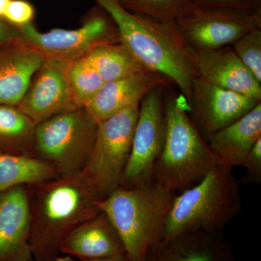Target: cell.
Returning <instances> with one entry per match:
<instances>
[{"mask_svg": "<svg viewBox=\"0 0 261 261\" xmlns=\"http://www.w3.org/2000/svg\"><path fill=\"white\" fill-rule=\"evenodd\" d=\"M97 124L83 108L51 117L36 126L34 158L50 165L59 177L81 174L93 148Z\"/></svg>", "mask_w": 261, "mask_h": 261, "instance_id": "8992f818", "label": "cell"}, {"mask_svg": "<svg viewBox=\"0 0 261 261\" xmlns=\"http://www.w3.org/2000/svg\"><path fill=\"white\" fill-rule=\"evenodd\" d=\"M164 87L151 91L140 103L121 187L139 186L152 181V170L162 151L166 136Z\"/></svg>", "mask_w": 261, "mask_h": 261, "instance_id": "30bf717a", "label": "cell"}, {"mask_svg": "<svg viewBox=\"0 0 261 261\" xmlns=\"http://www.w3.org/2000/svg\"><path fill=\"white\" fill-rule=\"evenodd\" d=\"M59 177L50 165L27 156L0 153V192Z\"/></svg>", "mask_w": 261, "mask_h": 261, "instance_id": "44dd1931", "label": "cell"}, {"mask_svg": "<svg viewBox=\"0 0 261 261\" xmlns=\"http://www.w3.org/2000/svg\"><path fill=\"white\" fill-rule=\"evenodd\" d=\"M197 77L237 93L261 100V83L228 47L195 51Z\"/></svg>", "mask_w": 261, "mask_h": 261, "instance_id": "9a60e30c", "label": "cell"}, {"mask_svg": "<svg viewBox=\"0 0 261 261\" xmlns=\"http://www.w3.org/2000/svg\"><path fill=\"white\" fill-rule=\"evenodd\" d=\"M139 108H127L98 123L93 148L81 175L100 200L121 187Z\"/></svg>", "mask_w": 261, "mask_h": 261, "instance_id": "52a82bcc", "label": "cell"}, {"mask_svg": "<svg viewBox=\"0 0 261 261\" xmlns=\"http://www.w3.org/2000/svg\"><path fill=\"white\" fill-rule=\"evenodd\" d=\"M60 252L82 261L126 254L116 228L102 211L74 228L63 240Z\"/></svg>", "mask_w": 261, "mask_h": 261, "instance_id": "e0dca14e", "label": "cell"}, {"mask_svg": "<svg viewBox=\"0 0 261 261\" xmlns=\"http://www.w3.org/2000/svg\"><path fill=\"white\" fill-rule=\"evenodd\" d=\"M67 80L77 108L85 107L106 83L86 58L67 63Z\"/></svg>", "mask_w": 261, "mask_h": 261, "instance_id": "603a6c76", "label": "cell"}, {"mask_svg": "<svg viewBox=\"0 0 261 261\" xmlns=\"http://www.w3.org/2000/svg\"><path fill=\"white\" fill-rule=\"evenodd\" d=\"M85 58L105 82L148 70L122 42L100 46Z\"/></svg>", "mask_w": 261, "mask_h": 261, "instance_id": "7402d4cb", "label": "cell"}, {"mask_svg": "<svg viewBox=\"0 0 261 261\" xmlns=\"http://www.w3.org/2000/svg\"><path fill=\"white\" fill-rule=\"evenodd\" d=\"M55 261H75L73 257H70L69 255H64V256H61L59 255L57 257L56 260Z\"/></svg>", "mask_w": 261, "mask_h": 261, "instance_id": "1f68e13d", "label": "cell"}, {"mask_svg": "<svg viewBox=\"0 0 261 261\" xmlns=\"http://www.w3.org/2000/svg\"><path fill=\"white\" fill-rule=\"evenodd\" d=\"M190 107L181 93L164 101L166 136L154 163L152 181L176 194L185 191L220 164L190 116Z\"/></svg>", "mask_w": 261, "mask_h": 261, "instance_id": "3957f363", "label": "cell"}, {"mask_svg": "<svg viewBox=\"0 0 261 261\" xmlns=\"http://www.w3.org/2000/svg\"><path fill=\"white\" fill-rule=\"evenodd\" d=\"M11 0H0V18L3 19L8 5Z\"/></svg>", "mask_w": 261, "mask_h": 261, "instance_id": "4dcf8cb0", "label": "cell"}, {"mask_svg": "<svg viewBox=\"0 0 261 261\" xmlns=\"http://www.w3.org/2000/svg\"><path fill=\"white\" fill-rule=\"evenodd\" d=\"M132 13L145 15L160 21L174 23L195 0H117Z\"/></svg>", "mask_w": 261, "mask_h": 261, "instance_id": "cb8c5ba5", "label": "cell"}, {"mask_svg": "<svg viewBox=\"0 0 261 261\" xmlns=\"http://www.w3.org/2000/svg\"><path fill=\"white\" fill-rule=\"evenodd\" d=\"M28 185L0 192V261H33Z\"/></svg>", "mask_w": 261, "mask_h": 261, "instance_id": "4fadbf2b", "label": "cell"}, {"mask_svg": "<svg viewBox=\"0 0 261 261\" xmlns=\"http://www.w3.org/2000/svg\"><path fill=\"white\" fill-rule=\"evenodd\" d=\"M111 15L121 42L146 69L161 73L176 84L189 102L192 81L197 77L195 51L174 23L132 13L117 0H94Z\"/></svg>", "mask_w": 261, "mask_h": 261, "instance_id": "7a4b0ae2", "label": "cell"}, {"mask_svg": "<svg viewBox=\"0 0 261 261\" xmlns=\"http://www.w3.org/2000/svg\"><path fill=\"white\" fill-rule=\"evenodd\" d=\"M195 5L203 8H228L247 11L261 10V0H195Z\"/></svg>", "mask_w": 261, "mask_h": 261, "instance_id": "83f0119b", "label": "cell"}, {"mask_svg": "<svg viewBox=\"0 0 261 261\" xmlns=\"http://www.w3.org/2000/svg\"><path fill=\"white\" fill-rule=\"evenodd\" d=\"M261 138V101L252 110L214 134L207 145L220 164L233 168L244 160Z\"/></svg>", "mask_w": 261, "mask_h": 261, "instance_id": "d6986e66", "label": "cell"}, {"mask_svg": "<svg viewBox=\"0 0 261 261\" xmlns=\"http://www.w3.org/2000/svg\"><path fill=\"white\" fill-rule=\"evenodd\" d=\"M36 125L77 108L72 99L66 62L44 60L16 106Z\"/></svg>", "mask_w": 261, "mask_h": 261, "instance_id": "7c38bea8", "label": "cell"}, {"mask_svg": "<svg viewBox=\"0 0 261 261\" xmlns=\"http://www.w3.org/2000/svg\"><path fill=\"white\" fill-rule=\"evenodd\" d=\"M44 61L20 39L0 47V105L18 106Z\"/></svg>", "mask_w": 261, "mask_h": 261, "instance_id": "ac0fdd59", "label": "cell"}, {"mask_svg": "<svg viewBox=\"0 0 261 261\" xmlns=\"http://www.w3.org/2000/svg\"><path fill=\"white\" fill-rule=\"evenodd\" d=\"M87 261H129L126 254H121V255H114V256L105 257V258L97 259V260H87Z\"/></svg>", "mask_w": 261, "mask_h": 261, "instance_id": "f546056e", "label": "cell"}, {"mask_svg": "<svg viewBox=\"0 0 261 261\" xmlns=\"http://www.w3.org/2000/svg\"><path fill=\"white\" fill-rule=\"evenodd\" d=\"M232 169L217 165L198 183L176 194L161 241L195 231L222 232L242 211L240 182Z\"/></svg>", "mask_w": 261, "mask_h": 261, "instance_id": "5b68a950", "label": "cell"}, {"mask_svg": "<svg viewBox=\"0 0 261 261\" xmlns=\"http://www.w3.org/2000/svg\"><path fill=\"white\" fill-rule=\"evenodd\" d=\"M260 101L196 77L191 86L189 113L207 143L214 134L241 118Z\"/></svg>", "mask_w": 261, "mask_h": 261, "instance_id": "8fae6325", "label": "cell"}, {"mask_svg": "<svg viewBox=\"0 0 261 261\" xmlns=\"http://www.w3.org/2000/svg\"><path fill=\"white\" fill-rule=\"evenodd\" d=\"M171 83L168 77L161 73L150 70L140 72L106 82L84 108L98 123L127 108L140 106L151 91Z\"/></svg>", "mask_w": 261, "mask_h": 261, "instance_id": "5bb4252c", "label": "cell"}, {"mask_svg": "<svg viewBox=\"0 0 261 261\" xmlns=\"http://www.w3.org/2000/svg\"><path fill=\"white\" fill-rule=\"evenodd\" d=\"M20 39L44 60L68 62L85 58L96 48L121 42L114 20L101 7L75 29H54L42 32L34 24L19 29Z\"/></svg>", "mask_w": 261, "mask_h": 261, "instance_id": "ba28073f", "label": "cell"}, {"mask_svg": "<svg viewBox=\"0 0 261 261\" xmlns=\"http://www.w3.org/2000/svg\"><path fill=\"white\" fill-rule=\"evenodd\" d=\"M36 10L27 0H11L8 5L3 20L17 29L33 23Z\"/></svg>", "mask_w": 261, "mask_h": 261, "instance_id": "484cf974", "label": "cell"}, {"mask_svg": "<svg viewBox=\"0 0 261 261\" xmlns=\"http://www.w3.org/2000/svg\"><path fill=\"white\" fill-rule=\"evenodd\" d=\"M245 174L242 179L245 185H260L261 182V138L257 141L242 164Z\"/></svg>", "mask_w": 261, "mask_h": 261, "instance_id": "4316f807", "label": "cell"}, {"mask_svg": "<svg viewBox=\"0 0 261 261\" xmlns=\"http://www.w3.org/2000/svg\"><path fill=\"white\" fill-rule=\"evenodd\" d=\"M20 39L19 29L0 18V47Z\"/></svg>", "mask_w": 261, "mask_h": 261, "instance_id": "f1b7e54d", "label": "cell"}, {"mask_svg": "<svg viewBox=\"0 0 261 261\" xmlns=\"http://www.w3.org/2000/svg\"><path fill=\"white\" fill-rule=\"evenodd\" d=\"M176 195L151 181L133 187H120L99 200V210L116 228L129 261H145L151 250L162 240Z\"/></svg>", "mask_w": 261, "mask_h": 261, "instance_id": "277c9868", "label": "cell"}, {"mask_svg": "<svg viewBox=\"0 0 261 261\" xmlns=\"http://www.w3.org/2000/svg\"><path fill=\"white\" fill-rule=\"evenodd\" d=\"M233 51L261 83V28L253 29L232 44Z\"/></svg>", "mask_w": 261, "mask_h": 261, "instance_id": "d4e9b609", "label": "cell"}, {"mask_svg": "<svg viewBox=\"0 0 261 261\" xmlns=\"http://www.w3.org/2000/svg\"><path fill=\"white\" fill-rule=\"evenodd\" d=\"M28 187L33 260L55 261L65 238L100 212V200L81 174Z\"/></svg>", "mask_w": 261, "mask_h": 261, "instance_id": "6da1fadb", "label": "cell"}, {"mask_svg": "<svg viewBox=\"0 0 261 261\" xmlns=\"http://www.w3.org/2000/svg\"><path fill=\"white\" fill-rule=\"evenodd\" d=\"M36 126L16 106L0 105V153L34 157Z\"/></svg>", "mask_w": 261, "mask_h": 261, "instance_id": "ffe728a7", "label": "cell"}, {"mask_svg": "<svg viewBox=\"0 0 261 261\" xmlns=\"http://www.w3.org/2000/svg\"><path fill=\"white\" fill-rule=\"evenodd\" d=\"M195 51L232 45L245 34L261 28V10L203 8L192 5L174 22Z\"/></svg>", "mask_w": 261, "mask_h": 261, "instance_id": "9c48e42d", "label": "cell"}, {"mask_svg": "<svg viewBox=\"0 0 261 261\" xmlns=\"http://www.w3.org/2000/svg\"><path fill=\"white\" fill-rule=\"evenodd\" d=\"M145 261H237L222 232L199 231L160 242Z\"/></svg>", "mask_w": 261, "mask_h": 261, "instance_id": "2e32d148", "label": "cell"}]
</instances>
